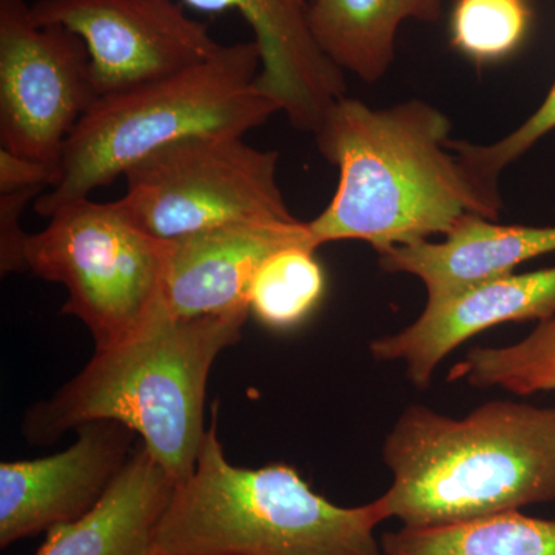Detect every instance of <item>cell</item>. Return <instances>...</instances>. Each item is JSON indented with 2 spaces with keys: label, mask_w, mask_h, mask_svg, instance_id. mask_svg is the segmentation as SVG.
<instances>
[{
  "label": "cell",
  "mask_w": 555,
  "mask_h": 555,
  "mask_svg": "<svg viewBox=\"0 0 555 555\" xmlns=\"http://www.w3.org/2000/svg\"><path fill=\"white\" fill-rule=\"evenodd\" d=\"M203 13L236 11L261 53L258 87L281 104L295 129L315 134L346 98L345 73L318 47L306 0H182Z\"/></svg>",
  "instance_id": "obj_13"
},
{
  "label": "cell",
  "mask_w": 555,
  "mask_h": 555,
  "mask_svg": "<svg viewBox=\"0 0 555 555\" xmlns=\"http://www.w3.org/2000/svg\"><path fill=\"white\" fill-rule=\"evenodd\" d=\"M60 171V166L0 147V195L25 189H53Z\"/></svg>",
  "instance_id": "obj_23"
},
{
  "label": "cell",
  "mask_w": 555,
  "mask_h": 555,
  "mask_svg": "<svg viewBox=\"0 0 555 555\" xmlns=\"http://www.w3.org/2000/svg\"><path fill=\"white\" fill-rule=\"evenodd\" d=\"M89 51L61 25L39 27L25 0H0V142L61 166L69 134L93 107Z\"/></svg>",
  "instance_id": "obj_8"
},
{
  "label": "cell",
  "mask_w": 555,
  "mask_h": 555,
  "mask_svg": "<svg viewBox=\"0 0 555 555\" xmlns=\"http://www.w3.org/2000/svg\"><path fill=\"white\" fill-rule=\"evenodd\" d=\"M46 189H25L0 195V272L2 275L28 272L25 244L28 235L21 225L22 214L31 199H38Z\"/></svg>",
  "instance_id": "obj_22"
},
{
  "label": "cell",
  "mask_w": 555,
  "mask_h": 555,
  "mask_svg": "<svg viewBox=\"0 0 555 555\" xmlns=\"http://www.w3.org/2000/svg\"><path fill=\"white\" fill-rule=\"evenodd\" d=\"M50 219L28 235V272L67 288L61 312L89 327L96 349L115 345L163 302L170 241L139 228L119 201H69Z\"/></svg>",
  "instance_id": "obj_6"
},
{
  "label": "cell",
  "mask_w": 555,
  "mask_h": 555,
  "mask_svg": "<svg viewBox=\"0 0 555 555\" xmlns=\"http://www.w3.org/2000/svg\"><path fill=\"white\" fill-rule=\"evenodd\" d=\"M531 20L528 0H456L451 46L476 62L502 61L524 43Z\"/></svg>",
  "instance_id": "obj_20"
},
{
  "label": "cell",
  "mask_w": 555,
  "mask_h": 555,
  "mask_svg": "<svg viewBox=\"0 0 555 555\" xmlns=\"http://www.w3.org/2000/svg\"><path fill=\"white\" fill-rule=\"evenodd\" d=\"M392 485L377 503L436 528L555 500V409L491 401L463 418L412 404L383 444Z\"/></svg>",
  "instance_id": "obj_3"
},
{
  "label": "cell",
  "mask_w": 555,
  "mask_h": 555,
  "mask_svg": "<svg viewBox=\"0 0 555 555\" xmlns=\"http://www.w3.org/2000/svg\"><path fill=\"white\" fill-rule=\"evenodd\" d=\"M495 219L467 218L440 243L425 241L378 254L387 273H408L426 288L427 301L454 297L486 281L511 275L526 261L555 251V225L496 224Z\"/></svg>",
  "instance_id": "obj_14"
},
{
  "label": "cell",
  "mask_w": 555,
  "mask_h": 555,
  "mask_svg": "<svg viewBox=\"0 0 555 555\" xmlns=\"http://www.w3.org/2000/svg\"><path fill=\"white\" fill-rule=\"evenodd\" d=\"M385 555H555V520L520 511L436 528H403L382 537Z\"/></svg>",
  "instance_id": "obj_17"
},
{
  "label": "cell",
  "mask_w": 555,
  "mask_h": 555,
  "mask_svg": "<svg viewBox=\"0 0 555 555\" xmlns=\"http://www.w3.org/2000/svg\"><path fill=\"white\" fill-rule=\"evenodd\" d=\"M377 500L343 507L310 489L294 466L232 465L218 406L195 469L175 486L150 555H385Z\"/></svg>",
  "instance_id": "obj_4"
},
{
  "label": "cell",
  "mask_w": 555,
  "mask_h": 555,
  "mask_svg": "<svg viewBox=\"0 0 555 555\" xmlns=\"http://www.w3.org/2000/svg\"><path fill=\"white\" fill-rule=\"evenodd\" d=\"M280 155L243 137L185 139L127 171V215L155 238L251 221H294L276 179Z\"/></svg>",
  "instance_id": "obj_7"
},
{
  "label": "cell",
  "mask_w": 555,
  "mask_h": 555,
  "mask_svg": "<svg viewBox=\"0 0 555 555\" xmlns=\"http://www.w3.org/2000/svg\"><path fill=\"white\" fill-rule=\"evenodd\" d=\"M449 382L500 387L517 396L555 390V315L539 321L521 341L502 347H474L449 372Z\"/></svg>",
  "instance_id": "obj_18"
},
{
  "label": "cell",
  "mask_w": 555,
  "mask_h": 555,
  "mask_svg": "<svg viewBox=\"0 0 555 555\" xmlns=\"http://www.w3.org/2000/svg\"><path fill=\"white\" fill-rule=\"evenodd\" d=\"M255 40L221 46L214 56L124 93L94 102L69 134L60 179L35 203L51 218L69 201L89 198L160 150L185 139L236 134L268 122L280 102L259 89Z\"/></svg>",
  "instance_id": "obj_5"
},
{
  "label": "cell",
  "mask_w": 555,
  "mask_h": 555,
  "mask_svg": "<svg viewBox=\"0 0 555 555\" xmlns=\"http://www.w3.org/2000/svg\"><path fill=\"white\" fill-rule=\"evenodd\" d=\"M555 315V268L511 273L440 301H426L422 315L403 331L375 339L377 361H403L412 385L426 389L438 364L488 328Z\"/></svg>",
  "instance_id": "obj_12"
},
{
  "label": "cell",
  "mask_w": 555,
  "mask_h": 555,
  "mask_svg": "<svg viewBox=\"0 0 555 555\" xmlns=\"http://www.w3.org/2000/svg\"><path fill=\"white\" fill-rule=\"evenodd\" d=\"M250 312L190 318L160 302L126 338L94 350L86 367L28 409L22 433L47 447L98 420L122 423L175 481L195 469L206 437L204 404L217 358L243 337Z\"/></svg>",
  "instance_id": "obj_2"
},
{
  "label": "cell",
  "mask_w": 555,
  "mask_h": 555,
  "mask_svg": "<svg viewBox=\"0 0 555 555\" xmlns=\"http://www.w3.org/2000/svg\"><path fill=\"white\" fill-rule=\"evenodd\" d=\"M444 0H309V22L321 51L343 72L377 82L396 57L401 24L436 22Z\"/></svg>",
  "instance_id": "obj_16"
},
{
  "label": "cell",
  "mask_w": 555,
  "mask_h": 555,
  "mask_svg": "<svg viewBox=\"0 0 555 555\" xmlns=\"http://www.w3.org/2000/svg\"><path fill=\"white\" fill-rule=\"evenodd\" d=\"M287 247L318 250L309 222H236L170 241L167 310L182 320L250 312L255 275L268 258Z\"/></svg>",
  "instance_id": "obj_11"
},
{
  "label": "cell",
  "mask_w": 555,
  "mask_h": 555,
  "mask_svg": "<svg viewBox=\"0 0 555 555\" xmlns=\"http://www.w3.org/2000/svg\"><path fill=\"white\" fill-rule=\"evenodd\" d=\"M555 129V83L543 104L534 115L521 124L518 129L491 145H476L469 142L451 141L463 164L474 177L488 188L499 190V177L509 164L520 158L539 139Z\"/></svg>",
  "instance_id": "obj_21"
},
{
  "label": "cell",
  "mask_w": 555,
  "mask_h": 555,
  "mask_svg": "<svg viewBox=\"0 0 555 555\" xmlns=\"http://www.w3.org/2000/svg\"><path fill=\"white\" fill-rule=\"evenodd\" d=\"M315 254V248L287 247L268 258L250 286V315L275 331L299 326L315 310L326 287Z\"/></svg>",
  "instance_id": "obj_19"
},
{
  "label": "cell",
  "mask_w": 555,
  "mask_h": 555,
  "mask_svg": "<svg viewBox=\"0 0 555 555\" xmlns=\"http://www.w3.org/2000/svg\"><path fill=\"white\" fill-rule=\"evenodd\" d=\"M451 129L425 101L372 108L339 100L315 131L321 155L339 170L334 198L309 221L317 247L353 240L382 254L447 236L467 218H499V190L470 173L451 149Z\"/></svg>",
  "instance_id": "obj_1"
},
{
  "label": "cell",
  "mask_w": 555,
  "mask_h": 555,
  "mask_svg": "<svg viewBox=\"0 0 555 555\" xmlns=\"http://www.w3.org/2000/svg\"><path fill=\"white\" fill-rule=\"evenodd\" d=\"M177 481L139 441L122 473L86 516L54 526L36 555H150Z\"/></svg>",
  "instance_id": "obj_15"
},
{
  "label": "cell",
  "mask_w": 555,
  "mask_h": 555,
  "mask_svg": "<svg viewBox=\"0 0 555 555\" xmlns=\"http://www.w3.org/2000/svg\"><path fill=\"white\" fill-rule=\"evenodd\" d=\"M122 423L98 420L76 429L65 451L0 465V546L72 524L100 503L138 447Z\"/></svg>",
  "instance_id": "obj_10"
},
{
  "label": "cell",
  "mask_w": 555,
  "mask_h": 555,
  "mask_svg": "<svg viewBox=\"0 0 555 555\" xmlns=\"http://www.w3.org/2000/svg\"><path fill=\"white\" fill-rule=\"evenodd\" d=\"M31 17L83 40L98 98L169 78L221 47L175 0H36Z\"/></svg>",
  "instance_id": "obj_9"
}]
</instances>
